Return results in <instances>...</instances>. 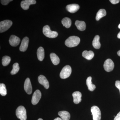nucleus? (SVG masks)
<instances>
[{
  "mask_svg": "<svg viewBox=\"0 0 120 120\" xmlns=\"http://www.w3.org/2000/svg\"><path fill=\"white\" fill-rule=\"evenodd\" d=\"M80 42V39L76 36L69 37L65 41V44L68 47H72L77 46Z\"/></svg>",
  "mask_w": 120,
  "mask_h": 120,
  "instance_id": "f257e3e1",
  "label": "nucleus"
},
{
  "mask_svg": "<svg viewBox=\"0 0 120 120\" xmlns=\"http://www.w3.org/2000/svg\"><path fill=\"white\" fill-rule=\"evenodd\" d=\"M16 115L20 120H26L27 115L26 110L22 106H20L16 110Z\"/></svg>",
  "mask_w": 120,
  "mask_h": 120,
  "instance_id": "f03ea898",
  "label": "nucleus"
},
{
  "mask_svg": "<svg viewBox=\"0 0 120 120\" xmlns=\"http://www.w3.org/2000/svg\"><path fill=\"white\" fill-rule=\"evenodd\" d=\"M43 33L46 37L49 38H55L57 37L58 33L56 31H52L50 30V27L46 25L43 27Z\"/></svg>",
  "mask_w": 120,
  "mask_h": 120,
  "instance_id": "7ed1b4c3",
  "label": "nucleus"
},
{
  "mask_svg": "<svg viewBox=\"0 0 120 120\" xmlns=\"http://www.w3.org/2000/svg\"><path fill=\"white\" fill-rule=\"evenodd\" d=\"M71 68L69 65L65 66L60 72V77L62 79H66L70 76L71 73Z\"/></svg>",
  "mask_w": 120,
  "mask_h": 120,
  "instance_id": "20e7f679",
  "label": "nucleus"
},
{
  "mask_svg": "<svg viewBox=\"0 0 120 120\" xmlns=\"http://www.w3.org/2000/svg\"><path fill=\"white\" fill-rule=\"evenodd\" d=\"M12 24L11 21L6 20L1 21L0 22V32L2 33L8 30Z\"/></svg>",
  "mask_w": 120,
  "mask_h": 120,
  "instance_id": "39448f33",
  "label": "nucleus"
},
{
  "mask_svg": "<svg viewBox=\"0 0 120 120\" xmlns=\"http://www.w3.org/2000/svg\"><path fill=\"white\" fill-rule=\"evenodd\" d=\"M91 112L93 116V120H101V112L99 108L97 106H94L91 109Z\"/></svg>",
  "mask_w": 120,
  "mask_h": 120,
  "instance_id": "423d86ee",
  "label": "nucleus"
},
{
  "mask_svg": "<svg viewBox=\"0 0 120 120\" xmlns=\"http://www.w3.org/2000/svg\"><path fill=\"white\" fill-rule=\"evenodd\" d=\"M114 67V62L111 59H107L104 62L103 67L105 71L107 72H110L112 71Z\"/></svg>",
  "mask_w": 120,
  "mask_h": 120,
  "instance_id": "0eeeda50",
  "label": "nucleus"
},
{
  "mask_svg": "<svg viewBox=\"0 0 120 120\" xmlns=\"http://www.w3.org/2000/svg\"><path fill=\"white\" fill-rule=\"evenodd\" d=\"M41 94L39 90H37L33 94L32 96L31 102L33 105H36L38 104L41 99Z\"/></svg>",
  "mask_w": 120,
  "mask_h": 120,
  "instance_id": "6e6552de",
  "label": "nucleus"
},
{
  "mask_svg": "<svg viewBox=\"0 0 120 120\" xmlns=\"http://www.w3.org/2000/svg\"><path fill=\"white\" fill-rule=\"evenodd\" d=\"M36 1L35 0H25L21 2V7L24 10H26L29 8L30 5L35 4Z\"/></svg>",
  "mask_w": 120,
  "mask_h": 120,
  "instance_id": "1a4fd4ad",
  "label": "nucleus"
},
{
  "mask_svg": "<svg viewBox=\"0 0 120 120\" xmlns=\"http://www.w3.org/2000/svg\"><path fill=\"white\" fill-rule=\"evenodd\" d=\"M20 41V39L15 35H11L9 41V44L13 47H16L18 45H19Z\"/></svg>",
  "mask_w": 120,
  "mask_h": 120,
  "instance_id": "9d476101",
  "label": "nucleus"
},
{
  "mask_svg": "<svg viewBox=\"0 0 120 120\" xmlns=\"http://www.w3.org/2000/svg\"><path fill=\"white\" fill-rule=\"evenodd\" d=\"M29 39L27 37L24 38L21 42V45L19 47L20 51L24 52L28 48Z\"/></svg>",
  "mask_w": 120,
  "mask_h": 120,
  "instance_id": "9b49d317",
  "label": "nucleus"
},
{
  "mask_svg": "<svg viewBox=\"0 0 120 120\" xmlns=\"http://www.w3.org/2000/svg\"><path fill=\"white\" fill-rule=\"evenodd\" d=\"M24 89L25 91L28 94H30L32 92V87L31 83L29 78H27L24 84Z\"/></svg>",
  "mask_w": 120,
  "mask_h": 120,
  "instance_id": "f8f14e48",
  "label": "nucleus"
},
{
  "mask_svg": "<svg viewBox=\"0 0 120 120\" xmlns=\"http://www.w3.org/2000/svg\"><path fill=\"white\" fill-rule=\"evenodd\" d=\"M38 81L39 83L43 85L46 89L49 87V83L45 77L43 75H40L38 77Z\"/></svg>",
  "mask_w": 120,
  "mask_h": 120,
  "instance_id": "ddd939ff",
  "label": "nucleus"
},
{
  "mask_svg": "<svg viewBox=\"0 0 120 120\" xmlns=\"http://www.w3.org/2000/svg\"><path fill=\"white\" fill-rule=\"evenodd\" d=\"M79 6L76 4H72L67 5L66 9L67 11L71 13H74L77 11L79 9Z\"/></svg>",
  "mask_w": 120,
  "mask_h": 120,
  "instance_id": "4468645a",
  "label": "nucleus"
},
{
  "mask_svg": "<svg viewBox=\"0 0 120 120\" xmlns=\"http://www.w3.org/2000/svg\"><path fill=\"white\" fill-rule=\"evenodd\" d=\"M73 102L75 104H79L82 101V94L79 91H75L72 94Z\"/></svg>",
  "mask_w": 120,
  "mask_h": 120,
  "instance_id": "2eb2a0df",
  "label": "nucleus"
},
{
  "mask_svg": "<svg viewBox=\"0 0 120 120\" xmlns=\"http://www.w3.org/2000/svg\"><path fill=\"white\" fill-rule=\"evenodd\" d=\"M58 114L60 118L63 120H69L71 116L69 112L66 111H61L58 112Z\"/></svg>",
  "mask_w": 120,
  "mask_h": 120,
  "instance_id": "dca6fc26",
  "label": "nucleus"
},
{
  "mask_svg": "<svg viewBox=\"0 0 120 120\" xmlns=\"http://www.w3.org/2000/svg\"><path fill=\"white\" fill-rule=\"evenodd\" d=\"M37 56L40 61H42L45 58V50L42 47H39L37 50Z\"/></svg>",
  "mask_w": 120,
  "mask_h": 120,
  "instance_id": "f3484780",
  "label": "nucleus"
},
{
  "mask_svg": "<svg viewBox=\"0 0 120 120\" xmlns=\"http://www.w3.org/2000/svg\"><path fill=\"white\" fill-rule=\"evenodd\" d=\"M75 24L77 29L79 30L83 31L86 30V24L83 21L76 20L75 22Z\"/></svg>",
  "mask_w": 120,
  "mask_h": 120,
  "instance_id": "a211bd4d",
  "label": "nucleus"
},
{
  "mask_svg": "<svg viewBox=\"0 0 120 120\" xmlns=\"http://www.w3.org/2000/svg\"><path fill=\"white\" fill-rule=\"evenodd\" d=\"M82 56L86 59L88 60H91L94 56V53L92 51H88L85 50L83 52Z\"/></svg>",
  "mask_w": 120,
  "mask_h": 120,
  "instance_id": "6ab92c4d",
  "label": "nucleus"
},
{
  "mask_svg": "<svg viewBox=\"0 0 120 120\" xmlns=\"http://www.w3.org/2000/svg\"><path fill=\"white\" fill-rule=\"evenodd\" d=\"M100 37L98 35H96L92 41V45L95 49H100L101 46V44L99 42Z\"/></svg>",
  "mask_w": 120,
  "mask_h": 120,
  "instance_id": "aec40b11",
  "label": "nucleus"
},
{
  "mask_svg": "<svg viewBox=\"0 0 120 120\" xmlns=\"http://www.w3.org/2000/svg\"><path fill=\"white\" fill-rule=\"evenodd\" d=\"M91 80L92 77L89 76L87 79L86 83L87 86L88 87V90L90 91H92L96 88V86L92 83Z\"/></svg>",
  "mask_w": 120,
  "mask_h": 120,
  "instance_id": "412c9836",
  "label": "nucleus"
},
{
  "mask_svg": "<svg viewBox=\"0 0 120 120\" xmlns=\"http://www.w3.org/2000/svg\"><path fill=\"white\" fill-rule=\"evenodd\" d=\"M50 59L53 64L57 65L60 62V59L57 55L56 54L52 53L50 55Z\"/></svg>",
  "mask_w": 120,
  "mask_h": 120,
  "instance_id": "4be33fe9",
  "label": "nucleus"
},
{
  "mask_svg": "<svg viewBox=\"0 0 120 120\" xmlns=\"http://www.w3.org/2000/svg\"><path fill=\"white\" fill-rule=\"evenodd\" d=\"M62 24L66 28H69L71 25V21L68 17H65L61 21Z\"/></svg>",
  "mask_w": 120,
  "mask_h": 120,
  "instance_id": "5701e85b",
  "label": "nucleus"
},
{
  "mask_svg": "<svg viewBox=\"0 0 120 120\" xmlns=\"http://www.w3.org/2000/svg\"><path fill=\"white\" fill-rule=\"evenodd\" d=\"M106 15V11L105 9H100L97 12L96 16V20L98 21L100 19L104 17Z\"/></svg>",
  "mask_w": 120,
  "mask_h": 120,
  "instance_id": "b1692460",
  "label": "nucleus"
},
{
  "mask_svg": "<svg viewBox=\"0 0 120 120\" xmlns=\"http://www.w3.org/2000/svg\"><path fill=\"white\" fill-rule=\"evenodd\" d=\"M11 61V58L8 56H5L2 58V64L3 66H6L8 65Z\"/></svg>",
  "mask_w": 120,
  "mask_h": 120,
  "instance_id": "393cba45",
  "label": "nucleus"
},
{
  "mask_svg": "<svg viewBox=\"0 0 120 120\" xmlns=\"http://www.w3.org/2000/svg\"><path fill=\"white\" fill-rule=\"evenodd\" d=\"M0 94L3 96H5L7 94V90L4 84H0Z\"/></svg>",
  "mask_w": 120,
  "mask_h": 120,
  "instance_id": "a878e982",
  "label": "nucleus"
},
{
  "mask_svg": "<svg viewBox=\"0 0 120 120\" xmlns=\"http://www.w3.org/2000/svg\"><path fill=\"white\" fill-rule=\"evenodd\" d=\"M19 64L15 63L13 65V69L11 71V74L12 75H14L16 74L19 70Z\"/></svg>",
  "mask_w": 120,
  "mask_h": 120,
  "instance_id": "bb28decb",
  "label": "nucleus"
},
{
  "mask_svg": "<svg viewBox=\"0 0 120 120\" xmlns=\"http://www.w3.org/2000/svg\"><path fill=\"white\" fill-rule=\"evenodd\" d=\"M12 1V0H1L0 1L1 3L3 5H7L11 1Z\"/></svg>",
  "mask_w": 120,
  "mask_h": 120,
  "instance_id": "cd10ccee",
  "label": "nucleus"
},
{
  "mask_svg": "<svg viewBox=\"0 0 120 120\" xmlns=\"http://www.w3.org/2000/svg\"><path fill=\"white\" fill-rule=\"evenodd\" d=\"M115 86L120 90V81L119 80L116 81V83H115Z\"/></svg>",
  "mask_w": 120,
  "mask_h": 120,
  "instance_id": "c85d7f7f",
  "label": "nucleus"
},
{
  "mask_svg": "<svg viewBox=\"0 0 120 120\" xmlns=\"http://www.w3.org/2000/svg\"><path fill=\"white\" fill-rule=\"evenodd\" d=\"M110 1L113 4H116L120 2V0H110Z\"/></svg>",
  "mask_w": 120,
  "mask_h": 120,
  "instance_id": "c756f323",
  "label": "nucleus"
},
{
  "mask_svg": "<svg viewBox=\"0 0 120 120\" xmlns=\"http://www.w3.org/2000/svg\"><path fill=\"white\" fill-rule=\"evenodd\" d=\"M114 120H120V112L115 116Z\"/></svg>",
  "mask_w": 120,
  "mask_h": 120,
  "instance_id": "7c9ffc66",
  "label": "nucleus"
},
{
  "mask_svg": "<svg viewBox=\"0 0 120 120\" xmlns=\"http://www.w3.org/2000/svg\"><path fill=\"white\" fill-rule=\"evenodd\" d=\"M54 120H63L61 118H60V117H57V118H55Z\"/></svg>",
  "mask_w": 120,
  "mask_h": 120,
  "instance_id": "2f4dec72",
  "label": "nucleus"
},
{
  "mask_svg": "<svg viewBox=\"0 0 120 120\" xmlns=\"http://www.w3.org/2000/svg\"><path fill=\"white\" fill-rule=\"evenodd\" d=\"M117 38H118L120 39V31L119 32V33L117 34Z\"/></svg>",
  "mask_w": 120,
  "mask_h": 120,
  "instance_id": "473e14b6",
  "label": "nucleus"
},
{
  "mask_svg": "<svg viewBox=\"0 0 120 120\" xmlns=\"http://www.w3.org/2000/svg\"><path fill=\"white\" fill-rule=\"evenodd\" d=\"M117 54H118V56H120V50H119V51H118V52H117Z\"/></svg>",
  "mask_w": 120,
  "mask_h": 120,
  "instance_id": "72a5a7b5",
  "label": "nucleus"
},
{
  "mask_svg": "<svg viewBox=\"0 0 120 120\" xmlns=\"http://www.w3.org/2000/svg\"><path fill=\"white\" fill-rule=\"evenodd\" d=\"M38 120H42V118H39V119H38Z\"/></svg>",
  "mask_w": 120,
  "mask_h": 120,
  "instance_id": "f704fd0d",
  "label": "nucleus"
},
{
  "mask_svg": "<svg viewBox=\"0 0 120 120\" xmlns=\"http://www.w3.org/2000/svg\"><path fill=\"white\" fill-rule=\"evenodd\" d=\"M118 28H120V24H119V25H118Z\"/></svg>",
  "mask_w": 120,
  "mask_h": 120,
  "instance_id": "c9c22d12",
  "label": "nucleus"
}]
</instances>
